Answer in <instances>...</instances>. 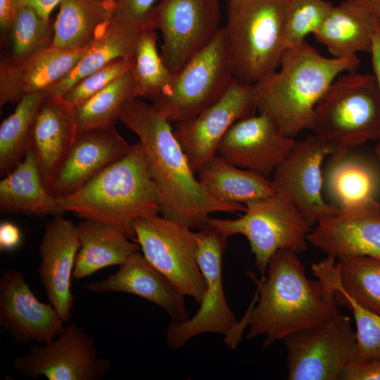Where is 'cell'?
<instances>
[{
    "label": "cell",
    "mask_w": 380,
    "mask_h": 380,
    "mask_svg": "<svg viewBox=\"0 0 380 380\" xmlns=\"http://www.w3.org/2000/svg\"><path fill=\"white\" fill-rule=\"evenodd\" d=\"M120 120L139 137L144 147L163 216L198 229L208 224L213 213L246 210L244 204L217 201L206 193L195 177L171 123L152 105L136 98Z\"/></svg>",
    "instance_id": "1"
},
{
    "label": "cell",
    "mask_w": 380,
    "mask_h": 380,
    "mask_svg": "<svg viewBox=\"0 0 380 380\" xmlns=\"http://www.w3.org/2000/svg\"><path fill=\"white\" fill-rule=\"evenodd\" d=\"M317 279L341 288L363 308L380 314V260L366 255H327L313 263Z\"/></svg>",
    "instance_id": "26"
},
{
    "label": "cell",
    "mask_w": 380,
    "mask_h": 380,
    "mask_svg": "<svg viewBox=\"0 0 380 380\" xmlns=\"http://www.w3.org/2000/svg\"><path fill=\"white\" fill-rule=\"evenodd\" d=\"M348 151L330 155L324 185L331 204L341 209L374 198L380 191V174L366 159Z\"/></svg>",
    "instance_id": "28"
},
{
    "label": "cell",
    "mask_w": 380,
    "mask_h": 380,
    "mask_svg": "<svg viewBox=\"0 0 380 380\" xmlns=\"http://www.w3.org/2000/svg\"><path fill=\"white\" fill-rule=\"evenodd\" d=\"M377 20L364 8L343 0L333 5L313 35L335 58L370 53Z\"/></svg>",
    "instance_id": "24"
},
{
    "label": "cell",
    "mask_w": 380,
    "mask_h": 380,
    "mask_svg": "<svg viewBox=\"0 0 380 380\" xmlns=\"http://www.w3.org/2000/svg\"><path fill=\"white\" fill-rule=\"evenodd\" d=\"M326 0H286L284 33L286 48L296 47L321 25L333 6Z\"/></svg>",
    "instance_id": "36"
},
{
    "label": "cell",
    "mask_w": 380,
    "mask_h": 380,
    "mask_svg": "<svg viewBox=\"0 0 380 380\" xmlns=\"http://www.w3.org/2000/svg\"><path fill=\"white\" fill-rule=\"evenodd\" d=\"M359 64L357 56L326 57L306 41L288 49L279 68L253 84L257 110L294 138L310 129L315 106L332 82Z\"/></svg>",
    "instance_id": "3"
},
{
    "label": "cell",
    "mask_w": 380,
    "mask_h": 380,
    "mask_svg": "<svg viewBox=\"0 0 380 380\" xmlns=\"http://www.w3.org/2000/svg\"><path fill=\"white\" fill-rule=\"evenodd\" d=\"M22 241V234L18 227L8 221L0 224V249L13 251L18 248Z\"/></svg>",
    "instance_id": "41"
},
{
    "label": "cell",
    "mask_w": 380,
    "mask_h": 380,
    "mask_svg": "<svg viewBox=\"0 0 380 380\" xmlns=\"http://www.w3.org/2000/svg\"><path fill=\"white\" fill-rule=\"evenodd\" d=\"M131 146L114 127L77 132L49 191L57 198L76 191L125 156Z\"/></svg>",
    "instance_id": "20"
},
{
    "label": "cell",
    "mask_w": 380,
    "mask_h": 380,
    "mask_svg": "<svg viewBox=\"0 0 380 380\" xmlns=\"http://www.w3.org/2000/svg\"><path fill=\"white\" fill-rule=\"evenodd\" d=\"M51 303L41 302L24 275L6 270L0 279V324L18 344H46L65 327Z\"/></svg>",
    "instance_id": "17"
},
{
    "label": "cell",
    "mask_w": 380,
    "mask_h": 380,
    "mask_svg": "<svg viewBox=\"0 0 380 380\" xmlns=\"http://www.w3.org/2000/svg\"><path fill=\"white\" fill-rule=\"evenodd\" d=\"M131 72L137 98L153 101L172 85L175 75L168 69L158 53L155 30L146 29L139 32Z\"/></svg>",
    "instance_id": "35"
},
{
    "label": "cell",
    "mask_w": 380,
    "mask_h": 380,
    "mask_svg": "<svg viewBox=\"0 0 380 380\" xmlns=\"http://www.w3.org/2000/svg\"><path fill=\"white\" fill-rule=\"evenodd\" d=\"M325 282L334 291L338 304L346 306L353 315L357 338L355 360L380 357V314L363 308L338 286Z\"/></svg>",
    "instance_id": "37"
},
{
    "label": "cell",
    "mask_w": 380,
    "mask_h": 380,
    "mask_svg": "<svg viewBox=\"0 0 380 380\" xmlns=\"http://www.w3.org/2000/svg\"><path fill=\"white\" fill-rule=\"evenodd\" d=\"M86 289L93 293L120 292L137 296L165 310L172 322H181L189 318L185 296L139 251L130 255L116 272L87 284Z\"/></svg>",
    "instance_id": "21"
},
{
    "label": "cell",
    "mask_w": 380,
    "mask_h": 380,
    "mask_svg": "<svg viewBox=\"0 0 380 380\" xmlns=\"http://www.w3.org/2000/svg\"><path fill=\"white\" fill-rule=\"evenodd\" d=\"M114 8L101 0H63L53 22L52 45L64 49L88 46L113 18Z\"/></svg>",
    "instance_id": "31"
},
{
    "label": "cell",
    "mask_w": 380,
    "mask_h": 380,
    "mask_svg": "<svg viewBox=\"0 0 380 380\" xmlns=\"http://www.w3.org/2000/svg\"><path fill=\"white\" fill-rule=\"evenodd\" d=\"M14 367L30 379L101 380L110 361L99 355L94 337L72 322L52 341L35 343L27 353L17 356Z\"/></svg>",
    "instance_id": "13"
},
{
    "label": "cell",
    "mask_w": 380,
    "mask_h": 380,
    "mask_svg": "<svg viewBox=\"0 0 380 380\" xmlns=\"http://www.w3.org/2000/svg\"><path fill=\"white\" fill-rule=\"evenodd\" d=\"M341 154L380 138V90L374 74L339 75L316 105L310 129Z\"/></svg>",
    "instance_id": "6"
},
{
    "label": "cell",
    "mask_w": 380,
    "mask_h": 380,
    "mask_svg": "<svg viewBox=\"0 0 380 380\" xmlns=\"http://www.w3.org/2000/svg\"><path fill=\"white\" fill-rule=\"evenodd\" d=\"M220 0H160L149 17L150 28L163 36L161 57L174 74L215 37L221 27Z\"/></svg>",
    "instance_id": "12"
},
{
    "label": "cell",
    "mask_w": 380,
    "mask_h": 380,
    "mask_svg": "<svg viewBox=\"0 0 380 380\" xmlns=\"http://www.w3.org/2000/svg\"><path fill=\"white\" fill-rule=\"evenodd\" d=\"M63 0H16L18 7L26 6L34 8L43 18L50 20L53 10Z\"/></svg>",
    "instance_id": "44"
},
{
    "label": "cell",
    "mask_w": 380,
    "mask_h": 380,
    "mask_svg": "<svg viewBox=\"0 0 380 380\" xmlns=\"http://www.w3.org/2000/svg\"><path fill=\"white\" fill-rule=\"evenodd\" d=\"M87 46L64 49L52 45L18 65L0 63L1 106L17 103L29 94L47 93L74 69Z\"/></svg>",
    "instance_id": "22"
},
{
    "label": "cell",
    "mask_w": 380,
    "mask_h": 380,
    "mask_svg": "<svg viewBox=\"0 0 380 380\" xmlns=\"http://www.w3.org/2000/svg\"><path fill=\"white\" fill-rule=\"evenodd\" d=\"M137 98L131 70L85 101L74 106L77 132L114 127Z\"/></svg>",
    "instance_id": "32"
},
{
    "label": "cell",
    "mask_w": 380,
    "mask_h": 380,
    "mask_svg": "<svg viewBox=\"0 0 380 380\" xmlns=\"http://www.w3.org/2000/svg\"><path fill=\"white\" fill-rule=\"evenodd\" d=\"M289 380H339L355 359L356 333L350 317L339 314L282 340Z\"/></svg>",
    "instance_id": "11"
},
{
    "label": "cell",
    "mask_w": 380,
    "mask_h": 380,
    "mask_svg": "<svg viewBox=\"0 0 380 380\" xmlns=\"http://www.w3.org/2000/svg\"><path fill=\"white\" fill-rule=\"evenodd\" d=\"M46 92L24 96L0 126V173L11 172L31 147L32 132Z\"/></svg>",
    "instance_id": "33"
},
{
    "label": "cell",
    "mask_w": 380,
    "mask_h": 380,
    "mask_svg": "<svg viewBox=\"0 0 380 380\" xmlns=\"http://www.w3.org/2000/svg\"><path fill=\"white\" fill-rule=\"evenodd\" d=\"M140 32L113 17L87 46L74 69L47 93L61 96L78 80L116 59L133 61Z\"/></svg>",
    "instance_id": "29"
},
{
    "label": "cell",
    "mask_w": 380,
    "mask_h": 380,
    "mask_svg": "<svg viewBox=\"0 0 380 380\" xmlns=\"http://www.w3.org/2000/svg\"><path fill=\"white\" fill-rule=\"evenodd\" d=\"M197 173L206 193L217 201L244 204L276 194L270 179L239 167L217 154Z\"/></svg>",
    "instance_id": "30"
},
{
    "label": "cell",
    "mask_w": 380,
    "mask_h": 380,
    "mask_svg": "<svg viewBox=\"0 0 380 380\" xmlns=\"http://www.w3.org/2000/svg\"><path fill=\"white\" fill-rule=\"evenodd\" d=\"M53 21L45 20L34 8L18 7L3 46L8 47L0 63L18 65L50 47L53 41Z\"/></svg>",
    "instance_id": "34"
},
{
    "label": "cell",
    "mask_w": 380,
    "mask_h": 380,
    "mask_svg": "<svg viewBox=\"0 0 380 380\" xmlns=\"http://www.w3.org/2000/svg\"><path fill=\"white\" fill-rule=\"evenodd\" d=\"M367 11L380 20V0H346Z\"/></svg>",
    "instance_id": "45"
},
{
    "label": "cell",
    "mask_w": 380,
    "mask_h": 380,
    "mask_svg": "<svg viewBox=\"0 0 380 380\" xmlns=\"http://www.w3.org/2000/svg\"><path fill=\"white\" fill-rule=\"evenodd\" d=\"M296 142L270 117L258 113L234 122L222 139L217 154L239 167L268 177Z\"/></svg>",
    "instance_id": "16"
},
{
    "label": "cell",
    "mask_w": 380,
    "mask_h": 380,
    "mask_svg": "<svg viewBox=\"0 0 380 380\" xmlns=\"http://www.w3.org/2000/svg\"><path fill=\"white\" fill-rule=\"evenodd\" d=\"M18 7L16 0H0L1 43L3 44L15 20Z\"/></svg>",
    "instance_id": "42"
},
{
    "label": "cell",
    "mask_w": 380,
    "mask_h": 380,
    "mask_svg": "<svg viewBox=\"0 0 380 380\" xmlns=\"http://www.w3.org/2000/svg\"><path fill=\"white\" fill-rule=\"evenodd\" d=\"M77 134L74 106L46 93L34 123L31 147L49 189Z\"/></svg>",
    "instance_id": "23"
},
{
    "label": "cell",
    "mask_w": 380,
    "mask_h": 380,
    "mask_svg": "<svg viewBox=\"0 0 380 380\" xmlns=\"http://www.w3.org/2000/svg\"><path fill=\"white\" fill-rule=\"evenodd\" d=\"M101 1L113 4L115 7V5L118 2L119 0H101Z\"/></svg>",
    "instance_id": "46"
},
{
    "label": "cell",
    "mask_w": 380,
    "mask_h": 380,
    "mask_svg": "<svg viewBox=\"0 0 380 380\" xmlns=\"http://www.w3.org/2000/svg\"><path fill=\"white\" fill-rule=\"evenodd\" d=\"M331 153L329 144L314 134L296 141L270 179L275 193L290 200L310 227L339 211L322 194V164Z\"/></svg>",
    "instance_id": "14"
},
{
    "label": "cell",
    "mask_w": 380,
    "mask_h": 380,
    "mask_svg": "<svg viewBox=\"0 0 380 380\" xmlns=\"http://www.w3.org/2000/svg\"><path fill=\"white\" fill-rule=\"evenodd\" d=\"M56 200L62 211L110 224L134 241V223L160 213L158 193L140 141L82 186Z\"/></svg>",
    "instance_id": "4"
},
{
    "label": "cell",
    "mask_w": 380,
    "mask_h": 380,
    "mask_svg": "<svg viewBox=\"0 0 380 380\" xmlns=\"http://www.w3.org/2000/svg\"><path fill=\"white\" fill-rule=\"evenodd\" d=\"M286 0H227L222 27L234 77L255 84L276 70L286 51Z\"/></svg>",
    "instance_id": "5"
},
{
    "label": "cell",
    "mask_w": 380,
    "mask_h": 380,
    "mask_svg": "<svg viewBox=\"0 0 380 380\" xmlns=\"http://www.w3.org/2000/svg\"><path fill=\"white\" fill-rule=\"evenodd\" d=\"M157 3L158 0H119L113 16L139 31L151 29L149 17Z\"/></svg>",
    "instance_id": "39"
},
{
    "label": "cell",
    "mask_w": 380,
    "mask_h": 380,
    "mask_svg": "<svg viewBox=\"0 0 380 380\" xmlns=\"http://www.w3.org/2000/svg\"><path fill=\"white\" fill-rule=\"evenodd\" d=\"M133 61L116 59L101 69L80 79L61 97L71 106H77L103 89L118 77L132 69Z\"/></svg>",
    "instance_id": "38"
},
{
    "label": "cell",
    "mask_w": 380,
    "mask_h": 380,
    "mask_svg": "<svg viewBox=\"0 0 380 380\" xmlns=\"http://www.w3.org/2000/svg\"><path fill=\"white\" fill-rule=\"evenodd\" d=\"M373 74L376 80L380 90V20L376 23L373 45L370 52ZM375 152L380 162V138L377 141Z\"/></svg>",
    "instance_id": "43"
},
{
    "label": "cell",
    "mask_w": 380,
    "mask_h": 380,
    "mask_svg": "<svg viewBox=\"0 0 380 380\" xmlns=\"http://www.w3.org/2000/svg\"><path fill=\"white\" fill-rule=\"evenodd\" d=\"M80 248L77 225L71 220L59 215L46 224L39 246V277L49 303L64 322L72 318L71 278Z\"/></svg>",
    "instance_id": "19"
},
{
    "label": "cell",
    "mask_w": 380,
    "mask_h": 380,
    "mask_svg": "<svg viewBox=\"0 0 380 380\" xmlns=\"http://www.w3.org/2000/svg\"><path fill=\"white\" fill-rule=\"evenodd\" d=\"M343 380H380V357L355 360L343 372Z\"/></svg>",
    "instance_id": "40"
},
{
    "label": "cell",
    "mask_w": 380,
    "mask_h": 380,
    "mask_svg": "<svg viewBox=\"0 0 380 380\" xmlns=\"http://www.w3.org/2000/svg\"><path fill=\"white\" fill-rule=\"evenodd\" d=\"M234 79L221 27L213 40L175 75L151 104L168 122L191 119L217 101Z\"/></svg>",
    "instance_id": "9"
},
{
    "label": "cell",
    "mask_w": 380,
    "mask_h": 380,
    "mask_svg": "<svg viewBox=\"0 0 380 380\" xmlns=\"http://www.w3.org/2000/svg\"><path fill=\"white\" fill-rule=\"evenodd\" d=\"M307 239L336 258L355 255L380 260V204L372 198L342 208L319 221Z\"/></svg>",
    "instance_id": "18"
},
{
    "label": "cell",
    "mask_w": 380,
    "mask_h": 380,
    "mask_svg": "<svg viewBox=\"0 0 380 380\" xmlns=\"http://www.w3.org/2000/svg\"><path fill=\"white\" fill-rule=\"evenodd\" d=\"M2 213L27 215H62L56 198L44 184L36 154L30 147L23 160L0 182Z\"/></svg>",
    "instance_id": "25"
},
{
    "label": "cell",
    "mask_w": 380,
    "mask_h": 380,
    "mask_svg": "<svg viewBox=\"0 0 380 380\" xmlns=\"http://www.w3.org/2000/svg\"><path fill=\"white\" fill-rule=\"evenodd\" d=\"M135 241L144 257L183 296L201 304L205 283L197 261V242L191 228L152 215L134 225Z\"/></svg>",
    "instance_id": "10"
},
{
    "label": "cell",
    "mask_w": 380,
    "mask_h": 380,
    "mask_svg": "<svg viewBox=\"0 0 380 380\" xmlns=\"http://www.w3.org/2000/svg\"><path fill=\"white\" fill-rule=\"evenodd\" d=\"M80 248L72 278L80 279L110 266L121 265L130 255L140 250L118 228L99 221L83 220L77 225Z\"/></svg>",
    "instance_id": "27"
},
{
    "label": "cell",
    "mask_w": 380,
    "mask_h": 380,
    "mask_svg": "<svg viewBox=\"0 0 380 380\" xmlns=\"http://www.w3.org/2000/svg\"><path fill=\"white\" fill-rule=\"evenodd\" d=\"M297 253L279 250L270 258L264 277L244 317L248 338L264 336L262 348L288 335L319 325L341 314L331 287L307 277Z\"/></svg>",
    "instance_id": "2"
},
{
    "label": "cell",
    "mask_w": 380,
    "mask_h": 380,
    "mask_svg": "<svg viewBox=\"0 0 380 380\" xmlns=\"http://www.w3.org/2000/svg\"><path fill=\"white\" fill-rule=\"evenodd\" d=\"M253 85L235 78L222 95L195 117L175 124V135L195 173L217 154L218 146L237 120L255 114Z\"/></svg>",
    "instance_id": "15"
},
{
    "label": "cell",
    "mask_w": 380,
    "mask_h": 380,
    "mask_svg": "<svg viewBox=\"0 0 380 380\" xmlns=\"http://www.w3.org/2000/svg\"><path fill=\"white\" fill-rule=\"evenodd\" d=\"M197 261L205 283V292L196 313L181 322H171L166 332L167 344L177 350L191 338L208 333L230 336V346L237 345L246 325L239 323L224 296L222 258L228 237L208 224L194 232Z\"/></svg>",
    "instance_id": "8"
},
{
    "label": "cell",
    "mask_w": 380,
    "mask_h": 380,
    "mask_svg": "<svg viewBox=\"0 0 380 380\" xmlns=\"http://www.w3.org/2000/svg\"><path fill=\"white\" fill-rule=\"evenodd\" d=\"M244 205L246 210L239 217H210L208 224L228 238L240 234L247 239L261 278L277 251L289 250L300 253L307 249L310 227L287 198L274 194Z\"/></svg>",
    "instance_id": "7"
}]
</instances>
